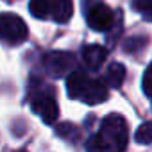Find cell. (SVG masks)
I'll return each instance as SVG.
<instances>
[{
    "label": "cell",
    "instance_id": "11",
    "mask_svg": "<svg viewBox=\"0 0 152 152\" xmlns=\"http://www.w3.org/2000/svg\"><path fill=\"white\" fill-rule=\"evenodd\" d=\"M29 11L34 18H47L52 11V0H31Z\"/></svg>",
    "mask_w": 152,
    "mask_h": 152
},
{
    "label": "cell",
    "instance_id": "9",
    "mask_svg": "<svg viewBox=\"0 0 152 152\" xmlns=\"http://www.w3.org/2000/svg\"><path fill=\"white\" fill-rule=\"evenodd\" d=\"M73 15V0H52L50 16L57 23H66Z\"/></svg>",
    "mask_w": 152,
    "mask_h": 152
},
{
    "label": "cell",
    "instance_id": "16",
    "mask_svg": "<svg viewBox=\"0 0 152 152\" xmlns=\"http://www.w3.org/2000/svg\"><path fill=\"white\" fill-rule=\"evenodd\" d=\"M18 152H25V150H18Z\"/></svg>",
    "mask_w": 152,
    "mask_h": 152
},
{
    "label": "cell",
    "instance_id": "2",
    "mask_svg": "<svg viewBox=\"0 0 152 152\" xmlns=\"http://www.w3.org/2000/svg\"><path fill=\"white\" fill-rule=\"evenodd\" d=\"M0 36L7 45H20L22 41L27 39L29 31L25 22L11 13H4L0 16Z\"/></svg>",
    "mask_w": 152,
    "mask_h": 152
},
{
    "label": "cell",
    "instance_id": "13",
    "mask_svg": "<svg viewBox=\"0 0 152 152\" xmlns=\"http://www.w3.org/2000/svg\"><path fill=\"white\" fill-rule=\"evenodd\" d=\"M132 7L134 11L141 13L148 20H152V0H132Z\"/></svg>",
    "mask_w": 152,
    "mask_h": 152
},
{
    "label": "cell",
    "instance_id": "4",
    "mask_svg": "<svg viewBox=\"0 0 152 152\" xmlns=\"http://www.w3.org/2000/svg\"><path fill=\"white\" fill-rule=\"evenodd\" d=\"M73 63H75V59L70 52H48L43 57V66H45L47 73L52 75V77L66 75L72 70Z\"/></svg>",
    "mask_w": 152,
    "mask_h": 152
},
{
    "label": "cell",
    "instance_id": "10",
    "mask_svg": "<svg viewBox=\"0 0 152 152\" xmlns=\"http://www.w3.org/2000/svg\"><path fill=\"white\" fill-rule=\"evenodd\" d=\"M124 79H125V66L122 63L109 64V68L106 72V83L111 88H120L124 84Z\"/></svg>",
    "mask_w": 152,
    "mask_h": 152
},
{
    "label": "cell",
    "instance_id": "1",
    "mask_svg": "<svg viewBox=\"0 0 152 152\" xmlns=\"http://www.w3.org/2000/svg\"><path fill=\"white\" fill-rule=\"evenodd\" d=\"M127 141L129 131L124 116L118 113H111L102 120L100 131L90 141V148L93 152H124Z\"/></svg>",
    "mask_w": 152,
    "mask_h": 152
},
{
    "label": "cell",
    "instance_id": "7",
    "mask_svg": "<svg viewBox=\"0 0 152 152\" xmlns=\"http://www.w3.org/2000/svg\"><path fill=\"white\" fill-rule=\"evenodd\" d=\"M106 57H107V50L100 45H86L83 48V59L90 70H99L104 64Z\"/></svg>",
    "mask_w": 152,
    "mask_h": 152
},
{
    "label": "cell",
    "instance_id": "14",
    "mask_svg": "<svg viewBox=\"0 0 152 152\" xmlns=\"http://www.w3.org/2000/svg\"><path fill=\"white\" fill-rule=\"evenodd\" d=\"M56 132L61 136V138H66V140H72V136L75 138L77 136V127L75 125H72V124H61V125H57V129H56Z\"/></svg>",
    "mask_w": 152,
    "mask_h": 152
},
{
    "label": "cell",
    "instance_id": "8",
    "mask_svg": "<svg viewBox=\"0 0 152 152\" xmlns=\"http://www.w3.org/2000/svg\"><path fill=\"white\" fill-rule=\"evenodd\" d=\"M90 83V77L83 72V70H75L68 75V79H66V88H68V95L72 99H81L84 88L88 86Z\"/></svg>",
    "mask_w": 152,
    "mask_h": 152
},
{
    "label": "cell",
    "instance_id": "12",
    "mask_svg": "<svg viewBox=\"0 0 152 152\" xmlns=\"http://www.w3.org/2000/svg\"><path fill=\"white\" fill-rule=\"evenodd\" d=\"M134 140L141 145H150L152 143V122H145L138 127L136 134H134Z\"/></svg>",
    "mask_w": 152,
    "mask_h": 152
},
{
    "label": "cell",
    "instance_id": "6",
    "mask_svg": "<svg viewBox=\"0 0 152 152\" xmlns=\"http://www.w3.org/2000/svg\"><path fill=\"white\" fill-rule=\"evenodd\" d=\"M107 99V86L104 81L100 79H90L88 86L84 88L83 95H81V100L90 104V106H95V104H100Z\"/></svg>",
    "mask_w": 152,
    "mask_h": 152
},
{
    "label": "cell",
    "instance_id": "15",
    "mask_svg": "<svg viewBox=\"0 0 152 152\" xmlns=\"http://www.w3.org/2000/svg\"><path fill=\"white\" fill-rule=\"evenodd\" d=\"M141 86H143V91L148 99H152V63L147 66L145 73H143V81H141Z\"/></svg>",
    "mask_w": 152,
    "mask_h": 152
},
{
    "label": "cell",
    "instance_id": "5",
    "mask_svg": "<svg viewBox=\"0 0 152 152\" xmlns=\"http://www.w3.org/2000/svg\"><path fill=\"white\" fill-rule=\"evenodd\" d=\"M88 25L97 32H106L113 27V11L106 4H95L88 11Z\"/></svg>",
    "mask_w": 152,
    "mask_h": 152
},
{
    "label": "cell",
    "instance_id": "3",
    "mask_svg": "<svg viewBox=\"0 0 152 152\" xmlns=\"http://www.w3.org/2000/svg\"><path fill=\"white\" fill-rule=\"evenodd\" d=\"M31 106H32V111L38 113L45 124H54L57 120L59 107L56 104L52 91H45V88L39 91H34L31 95Z\"/></svg>",
    "mask_w": 152,
    "mask_h": 152
}]
</instances>
